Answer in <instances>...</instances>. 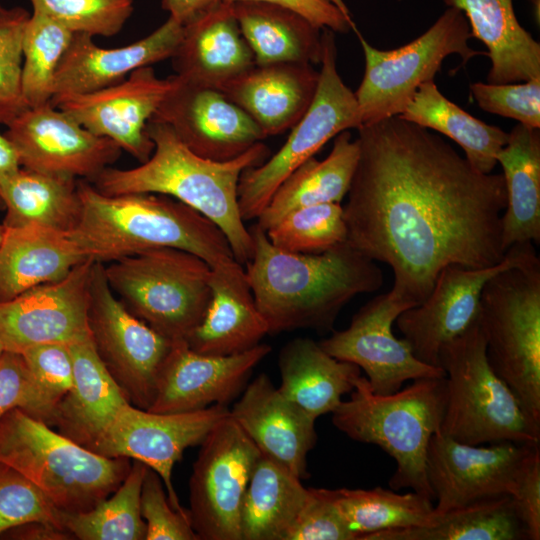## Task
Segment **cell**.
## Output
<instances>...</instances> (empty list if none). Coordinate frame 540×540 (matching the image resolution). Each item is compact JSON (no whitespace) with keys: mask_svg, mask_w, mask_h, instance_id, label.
<instances>
[{"mask_svg":"<svg viewBox=\"0 0 540 540\" xmlns=\"http://www.w3.org/2000/svg\"><path fill=\"white\" fill-rule=\"evenodd\" d=\"M356 140L342 206L347 241L391 267L395 297L417 306L444 267L504 259L502 173L477 171L438 134L399 116L361 125Z\"/></svg>","mask_w":540,"mask_h":540,"instance_id":"obj_1","label":"cell"},{"mask_svg":"<svg viewBox=\"0 0 540 540\" xmlns=\"http://www.w3.org/2000/svg\"><path fill=\"white\" fill-rule=\"evenodd\" d=\"M248 229L253 254L244 270L269 334L331 331L351 299L383 284L375 261L348 241L320 253L301 254L274 246L257 224Z\"/></svg>","mask_w":540,"mask_h":540,"instance_id":"obj_2","label":"cell"},{"mask_svg":"<svg viewBox=\"0 0 540 540\" xmlns=\"http://www.w3.org/2000/svg\"><path fill=\"white\" fill-rule=\"evenodd\" d=\"M146 132L154 143L150 158L131 169L107 167L93 186L110 196L157 193L186 204L222 230L235 260L245 265L253 240L240 215L238 183L244 170L266 160L267 146L259 142L234 159L213 161L192 152L164 123L150 120Z\"/></svg>","mask_w":540,"mask_h":540,"instance_id":"obj_3","label":"cell"},{"mask_svg":"<svg viewBox=\"0 0 540 540\" xmlns=\"http://www.w3.org/2000/svg\"><path fill=\"white\" fill-rule=\"evenodd\" d=\"M81 214L71 231L87 258L111 262L157 248H175L211 268L235 262L222 230L186 204L157 193L105 195L78 179Z\"/></svg>","mask_w":540,"mask_h":540,"instance_id":"obj_4","label":"cell"},{"mask_svg":"<svg viewBox=\"0 0 540 540\" xmlns=\"http://www.w3.org/2000/svg\"><path fill=\"white\" fill-rule=\"evenodd\" d=\"M349 394L331 413L333 425L354 441L377 445L395 460L392 490L410 488L434 502L426 459L443 420L445 377L420 378L394 393L377 394L360 375Z\"/></svg>","mask_w":540,"mask_h":540,"instance_id":"obj_5","label":"cell"},{"mask_svg":"<svg viewBox=\"0 0 540 540\" xmlns=\"http://www.w3.org/2000/svg\"><path fill=\"white\" fill-rule=\"evenodd\" d=\"M0 462L35 484L62 513L87 512L117 490L127 457L102 456L20 408L0 419Z\"/></svg>","mask_w":540,"mask_h":540,"instance_id":"obj_6","label":"cell"},{"mask_svg":"<svg viewBox=\"0 0 540 540\" xmlns=\"http://www.w3.org/2000/svg\"><path fill=\"white\" fill-rule=\"evenodd\" d=\"M439 366L446 380L442 434L468 445L539 444L540 425L488 360L479 320L442 348Z\"/></svg>","mask_w":540,"mask_h":540,"instance_id":"obj_7","label":"cell"},{"mask_svg":"<svg viewBox=\"0 0 540 540\" xmlns=\"http://www.w3.org/2000/svg\"><path fill=\"white\" fill-rule=\"evenodd\" d=\"M479 324L492 368L540 425V260L533 244L485 283Z\"/></svg>","mask_w":540,"mask_h":540,"instance_id":"obj_8","label":"cell"},{"mask_svg":"<svg viewBox=\"0 0 540 540\" xmlns=\"http://www.w3.org/2000/svg\"><path fill=\"white\" fill-rule=\"evenodd\" d=\"M211 267L175 248H157L111 261L105 275L113 293L136 317L171 341L186 339L211 297Z\"/></svg>","mask_w":540,"mask_h":540,"instance_id":"obj_9","label":"cell"},{"mask_svg":"<svg viewBox=\"0 0 540 540\" xmlns=\"http://www.w3.org/2000/svg\"><path fill=\"white\" fill-rule=\"evenodd\" d=\"M322 57L315 97L283 146L268 160L240 176L237 199L244 221L257 219L282 182L340 132L362 125L355 94L342 81L336 65L333 31L322 29Z\"/></svg>","mask_w":540,"mask_h":540,"instance_id":"obj_10","label":"cell"},{"mask_svg":"<svg viewBox=\"0 0 540 540\" xmlns=\"http://www.w3.org/2000/svg\"><path fill=\"white\" fill-rule=\"evenodd\" d=\"M365 56L363 79L354 93L362 125L400 115L418 87L434 80L444 59L458 54L467 63L487 52L468 45L472 37L464 13L452 6L415 40L393 50L371 46L355 29Z\"/></svg>","mask_w":540,"mask_h":540,"instance_id":"obj_11","label":"cell"},{"mask_svg":"<svg viewBox=\"0 0 540 540\" xmlns=\"http://www.w3.org/2000/svg\"><path fill=\"white\" fill-rule=\"evenodd\" d=\"M260 451L229 415L200 444L189 479V515L199 540H241L243 499Z\"/></svg>","mask_w":540,"mask_h":540,"instance_id":"obj_12","label":"cell"},{"mask_svg":"<svg viewBox=\"0 0 540 540\" xmlns=\"http://www.w3.org/2000/svg\"><path fill=\"white\" fill-rule=\"evenodd\" d=\"M88 324L96 352L110 375L130 404L147 410L173 341L126 308L111 290L101 262L92 269Z\"/></svg>","mask_w":540,"mask_h":540,"instance_id":"obj_13","label":"cell"},{"mask_svg":"<svg viewBox=\"0 0 540 540\" xmlns=\"http://www.w3.org/2000/svg\"><path fill=\"white\" fill-rule=\"evenodd\" d=\"M538 445L503 441L460 443L440 431L431 438L426 472L438 514L500 496H511Z\"/></svg>","mask_w":540,"mask_h":540,"instance_id":"obj_14","label":"cell"},{"mask_svg":"<svg viewBox=\"0 0 540 540\" xmlns=\"http://www.w3.org/2000/svg\"><path fill=\"white\" fill-rule=\"evenodd\" d=\"M531 244H513L506 250L504 259L493 266L444 267L424 301L403 311L395 321L415 357L423 363L440 367L442 348L479 320L480 298L485 283L499 271L520 262Z\"/></svg>","mask_w":540,"mask_h":540,"instance_id":"obj_15","label":"cell"},{"mask_svg":"<svg viewBox=\"0 0 540 540\" xmlns=\"http://www.w3.org/2000/svg\"><path fill=\"white\" fill-rule=\"evenodd\" d=\"M228 415L229 408L224 405L193 412L155 413L129 404L91 450L109 458L138 460L155 470L172 507L185 512L173 485V467L187 448L200 445Z\"/></svg>","mask_w":540,"mask_h":540,"instance_id":"obj_16","label":"cell"},{"mask_svg":"<svg viewBox=\"0 0 540 540\" xmlns=\"http://www.w3.org/2000/svg\"><path fill=\"white\" fill-rule=\"evenodd\" d=\"M409 308L390 291L376 296L354 314L347 328L333 331L319 344L331 356L362 369L377 394L394 393L407 381L445 377L441 367L418 360L409 344L393 334V323Z\"/></svg>","mask_w":540,"mask_h":540,"instance_id":"obj_17","label":"cell"},{"mask_svg":"<svg viewBox=\"0 0 540 540\" xmlns=\"http://www.w3.org/2000/svg\"><path fill=\"white\" fill-rule=\"evenodd\" d=\"M177 83L176 75L158 78L151 66H143L115 85L90 93L56 96L50 103L91 133L110 139L144 163L154 150L147 124Z\"/></svg>","mask_w":540,"mask_h":540,"instance_id":"obj_18","label":"cell"},{"mask_svg":"<svg viewBox=\"0 0 540 540\" xmlns=\"http://www.w3.org/2000/svg\"><path fill=\"white\" fill-rule=\"evenodd\" d=\"M4 134L13 144L21 167L92 182L118 160L122 151L50 102L29 107Z\"/></svg>","mask_w":540,"mask_h":540,"instance_id":"obj_19","label":"cell"},{"mask_svg":"<svg viewBox=\"0 0 540 540\" xmlns=\"http://www.w3.org/2000/svg\"><path fill=\"white\" fill-rule=\"evenodd\" d=\"M94 263L88 258L63 279L0 302V340L5 350L22 353L39 344L69 345L91 337L88 311Z\"/></svg>","mask_w":540,"mask_h":540,"instance_id":"obj_20","label":"cell"},{"mask_svg":"<svg viewBox=\"0 0 540 540\" xmlns=\"http://www.w3.org/2000/svg\"><path fill=\"white\" fill-rule=\"evenodd\" d=\"M257 346L234 355L212 356L192 350L176 340L158 374L155 397L147 409L155 413H183L212 405L228 406L237 398L253 369L271 352Z\"/></svg>","mask_w":540,"mask_h":540,"instance_id":"obj_21","label":"cell"},{"mask_svg":"<svg viewBox=\"0 0 540 540\" xmlns=\"http://www.w3.org/2000/svg\"><path fill=\"white\" fill-rule=\"evenodd\" d=\"M150 120L168 125L187 148L213 161L234 159L266 138L224 93L179 77Z\"/></svg>","mask_w":540,"mask_h":540,"instance_id":"obj_22","label":"cell"},{"mask_svg":"<svg viewBox=\"0 0 540 540\" xmlns=\"http://www.w3.org/2000/svg\"><path fill=\"white\" fill-rule=\"evenodd\" d=\"M261 455L307 478V456L317 441L315 419L284 397L265 373L247 383L229 408Z\"/></svg>","mask_w":540,"mask_h":540,"instance_id":"obj_23","label":"cell"},{"mask_svg":"<svg viewBox=\"0 0 540 540\" xmlns=\"http://www.w3.org/2000/svg\"><path fill=\"white\" fill-rule=\"evenodd\" d=\"M183 36L173 18L144 38L118 48H102L93 37L73 34L53 82V97L84 94L122 82L134 70L171 59Z\"/></svg>","mask_w":540,"mask_h":540,"instance_id":"obj_24","label":"cell"},{"mask_svg":"<svg viewBox=\"0 0 540 540\" xmlns=\"http://www.w3.org/2000/svg\"><path fill=\"white\" fill-rule=\"evenodd\" d=\"M211 297L200 323L186 337L195 352L227 356L258 344L268 326L259 312L243 265L237 261L211 268Z\"/></svg>","mask_w":540,"mask_h":540,"instance_id":"obj_25","label":"cell"},{"mask_svg":"<svg viewBox=\"0 0 540 540\" xmlns=\"http://www.w3.org/2000/svg\"><path fill=\"white\" fill-rule=\"evenodd\" d=\"M319 71L312 64H255L220 91L240 107L265 136L295 126L310 107Z\"/></svg>","mask_w":540,"mask_h":540,"instance_id":"obj_26","label":"cell"},{"mask_svg":"<svg viewBox=\"0 0 540 540\" xmlns=\"http://www.w3.org/2000/svg\"><path fill=\"white\" fill-rule=\"evenodd\" d=\"M69 348L73 382L57 405L51 426L91 450L130 402L99 358L91 337Z\"/></svg>","mask_w":540,"mask_h":540,"instance_id":"obj_27","label":"cell"},{"mask_svg":"<svg viewBox=\"0 0 540 540\" xmlns=\"http://www.w3.org/2000/svg\"><path fill=\"white\" fill-rule=\"evenodd\" d=\"M171 60L183 82L219 91L256 64L229 3L183 26Z\"/></svg>","mask_w":540,"mask_h":540,"instance_id":"obj_28","label":"cell"},{"mask_svg":"<svg viewBox=\"0 0 540 540\" xmlns=\"http://www.w3.org/2000/svg\"><path fill=\"white\" fill-rule=\"evenodd\" d=\"M86 259L71 232L39 225L4 227L0 244V302L35 286L59 281Z\"/></svg>","mask_w":540,"mask_h":540,"instance_id":"obj_29","label":"cell"},{"mask_svg":"<svg viewBox=\"0 0 540 540\" xmlns=\"http://www.w3.org/2000/svg\"><path fill=\"white\" fill-rule=\"evenodd\" d=\"M460 9L472 37L487 47L490 84H508L540 78V45L515 15L513 0H445Z\"/></svg>","mask_w":540,"mask_h":540,"instance_id":"obj_30","label":"cell"},{"mask_svg":"<svg viewBox=\"0 0 540 540\" xmlns=\"http://www.w3.org/2000/svg\"><path fill=\"white\" fill-rule=\"evenodd\" d=\"M281 394L315 420L332 413L349 394L361 369L328 354L310 338H295L280 350Z\"/></svg>","mask_w":540,"mask_h":540,"instance_id":"obj_31","label":"cell"},{"mask_svg":"<svg viewBox=\"0 0 540 540\" xmlns=\"http://www.w3.org/2000/svg\"><path fill=\"white\" fill-rule=\"evenodd\" d=\"M257 65L321 62L319 27L295 10L263 1L231 3Z\"/></svg>","mask_w":540,"mask_h":540,"instance_id":"obj_32","label":"cell"},{"mask_svg":"<svg viewBox=\"0 0 540 540\" xmlns=\"http://www.w3.org/2000/svg\"><path fill=\"white\" fill-rule=\"evenodd\" d=\"M503 169L506 207L501 217L504 251L513 244L540 242V133L517 124L497 155Z\"/></svg>","mask_w":540,"mask_h":540,"instance_id":"obj_33","label":"cell"},{"mask_svg":"<svg viewBox=\"0 0 540 540\" xmlns=\"http://www.w3.org/2000/svg\"><path fill=\"white\" fill-rule=\"evenodd\" d=\"M358 157L357 140H352L349 130L340 132L325 159L309 158L282 182L256 224L267 231L295 209L325 203L341 204L349 191Z\"/></svg>","mask_w":540,"mask_h":540,"instance_id":"obj_34","label":"cell"},{"mask_svg":"<svg viewBox=\"0 0 540 540\" xmlns=\"http://www.w3.org/2000/svg\"><path fill=\"white\" fill-rule=\"evenodd\" d=\"M78 179L21 167L4 181L0 195L6 210L5 228L39 225L73 231L80 219Z\"/></svg>","mask_w":540,"mask_h":540,"instance_id":"obj_35","label":"cell"},{"mask_svg":"<svg viewBox=\"0 0 540 540\" xmlns=\"http://www.w3.org/2000/svg\"><path fill=\"white\" fill-rule=\"evenodd\" d=\"M398 116L455 141L471 166L484 174L492 173L498 164L497 155L508 140L507 132L473 117L447 99L434 80L421 84Z\"/></svg>","mask_w":540,"mask_h":540,"instance_id":"obj_36","label":"cell"},{"mask_svg":"<svg viewBox=\"0 0 540 540\" xmlns=\"http://www.w3.org/2000/svg\"><path fill=\"white\" fill-rule=\"evenodd\" d=\"M309 495L299 477L261 455L242 503L241 540H285Z\"/></svg>","mask_w":540,"mask_h":540,"instance_id":"obj_37","label":"cell"},{"mask_svg":"<svg viewBox=\"0 0 540 540\" xmlns=\"http://www.w3.org/2000/svg\"><path fill=\"white\" fill-rule=\"evenodd\" d=\"M522 539H526L523 526L510 496L505 495L438 514L431 525L375 532L360 540Z\"/></svg>","mask_w":540,"mask_h":540,"instance_id":"obj_38","label":"cell"},{"mask_svg":"<svg viewBox=\"0 0 540 540\" xmlns=\"http://www.w3.org/2000/svg\"><path fill=\"white\" fill-rule=\"evenodd\" d=\"M328 493L357 540L375 532L431 525L438 516L433 501L414 491L400 494L377 486Z\"/></svg>","mask_w":540,"mask_h":540,"instance_id":"obj_39","label":"cell"},{"mask_svg":"<svg viewBox=\"0 0 540 540\" xmlns=\"http://www.w3.org/2000/svg\"><path fill=\"white\" fill-rule=\"evenodd\" d=\"M147 468L132 460L125 479L110 496L87 512L63 513L65 528L78 540H145L140 496Z\"/></svg>","mask_w":540,"mask_h":540,"instance_id":"obj_40","label":"cell"},{"mask_svg":"<svg viewBox=\"0 0 540 540\" xmlns=\"http://www.w3.org/2000/svg\"><path fill=\"white\" fill-rule=\"evenodd\" d=\"M73 33L52 18L33 11L23 34L22 89L29 107L51 101L56 71Z\"/></svg>","mask_w":540,"mask_h":540,"instance_id":"obj_41","label":"cell"},{"mask_svg":"<svg viewBox=\"0 0 540 540\" xmlns=\"http://www.w3.org/2000/svg\"><path fill=\"white\" fill-rule=\"evenodd\" d=\"M265 232L274 246L301 254L320 253L347 241L343 207L339 203L295 209Z\"/></svg>","mask_w":540,"mask_h":540,"instance_id":"obj_42","label":"cell"},{"mask_svg":"<svg viewBox=\"0 0 540 540\" xmlns=\"http://www.w3.org/2000/svg\"><path fill=\"white\" fill-rule=\"evenodd\" d=\"M31 14L0 3V124L8 126L29 108L22 89V41Z\"/></svg>","mask_w":540,"mask_h":540,"instance_id":"obj_43","label":"cell"},{"mask_svg":"<svg viewBox=\"0 0 540 540\" xmlns=\"http://www.w3.org/2000/svg\"><path fill=\"white\" fill-rule=\"evenodd\" d=\"M42 13L75 33L112 37L133 13L134 0H29Z\"/></svg>","mask_w":540,"mask_h":540,"instance_id":"obj_44","label":"cell"},{"mask_svg":"<svg viewBox=\"0 0 540 540\" xmlns=\"http://www.w3.org/2000/svg\"><path fill=\"white\" fill-rule=\"evenodd\" d=\"M29 521L65 528L63 513L42 491L19 471L0 462V533Z\"/></svg>","mask_w":540,"mask_h":540,"instance_id":"obj_45","label":"cell"},{"mask_svg":"<svg viewBox=\"0 0 540 540\" xmlns=\"http://www.w3.org/2000/svg\"><path fill=\"white\" fill-rule=\"evenodd\" d=\"M39 392L52 425L57 405L73 382V359L68 344L46 343L20 353Z\"/></svg>","mask_w":540,"mask_h":540,"instance_id":"obj_46","label":"cell"},{"mask_svg":"<svg viewBox=\"0 0 540 540\" xmlns=\"http://www.w3.org/2000/svg\"><path fill=\"white\" fill-rule=\"evenodd\" d=\"M470 90L482 110L539 129L540 78L508 84L476 82Z\"/></svg>","mask_w":540,"mask_h":540,"instance_id":"obj_47","label":"cell"},{"mask_svg":"<svg viewBox=\"0 0 540 540\" xmlns=\"http://www.w3.org/2000/svg\"><path fill=\"white\" fill-rule=\"evenodd\" d=\"M140 511L146 523L145 540H199L189 511L172 507L161 477L150 467L142 484Z\"/></svg>","mask_w":540,"mask_h":540,"instance_id":"obj_48","label":"cell"},{"mask_svg":"<svg viewBox=\"0 0 540 540\" xmlns=\"http://www.w3.org/2000/svg\"><path fill=\"white\" fill-rule=\"evenodd\" d=\"M310 495L285 540H357L326 488H309Z\"/></svg>","mask_w":540,"mask_h":540,"instance_id":"obj_49","label":"cell"},{"mask_svg":"<svg viewBox=\"0 0 540 540\" xmlns=\"http://www.w3.org/2000/svg\"><path fill=\"white\" fill-rule=\"evenodd\" d=\"M20 408L48 424V414L20 353L5 350L0 357V419Z\"/></svg>","mask_w":540,"mask_h":540,"instance_id":"obj_50","label":"cell"},{"mask_svg":"<svg viewBox=\"0 0 540 540\" xmlns=\"http://www.w3.org/2000/svg\"><path fill=\"white\" fill-rule=\"evenodd\" d=\"M510 498L526 539L539 540L540 448L529 459Z\"/></svg>","mask_w":540,"mask_h":540,"instance_id":"obj_51","label":"cell"},{"mask_svg":"<svg viewBox=\"0 0 540 540\" xmlns=\"http://www.w3.org/2000/svg\"><path fill=\"white\" fill-rule=\"evenodd\" d=\"M237 1H263L286 6L307 18L320 29L328 28L333 32L345 33L354 28L347 10L333 0H225V3Z\"/></svg>","mask_w":540,"mask_h":540,"instance_id":"obj_52","label":"cell"},{"mask_svg":"<svg viewBox=\"0 0 540 540\" xmlns=\"http://www.w3.org/2000/svg\"><path fill=\"white\" fill-rule=\"evenodd\" d=\"M66 528L46 521H29L0 533V540H74Z\"/></svg>","mask_w":540,"mask_h":540,"instance_id":"obj_53","label":"cell"},{"mask_svg":"<svg viewBox=\"0 0 540 540\" xmlns=\"http://www.w3.org/2000/svg\"><path fill=\"white\" fill-rule=\"evenodd\" d=\"M225 0H161L162 8L182 26H187L219 9Z\"/></svg>","mask_w":540,"mask_h":540,"instance_id":"obj_54","label":"cell"},{"mask_svg":"<svg viewBox=\"0 0 540 540\" xmlns=\"http://www.w3.org/2000/svg\"><path fill=\"white\" fill-rule=\"evenodd\" d=\"M21 168L17 152L5 136L0 133V187L6 179L15 174ZM0 210H4V204L0 195Z\"/></svg>","mask_w":540,"mask_h":540,"instance_id":"obj_55","label":"cell"},{"mask_svg":"<svg viewBox=\"0 0 540 540\" xmlns=\"http://www.w3.org/2000/svg\"><path fill=\"white\" fill-rule=\"evenodd\" d=\"M3 233H4V226H3V224H0V244H1V241H2Z\"/></svg>","mask_w":540,"mask_h":540,"instance_id":"obj_56","label":"cell"},{"mask_svg":"<svg viewBox=\"0 0 540 540\" xmlns=\"http://www.w3.org/2000/svg\"><path fill=\"white\" fill-rule=\"evenodd\" d=\"M4 351H5V348H4V346H3V344H2V342H1V340H0V357L2 356V354L4 353Z\"/></svg>","mask_w":540,"mask_h":540,"instance_id":"obj_57","label":"cell"}]
</instances>
